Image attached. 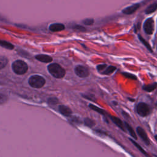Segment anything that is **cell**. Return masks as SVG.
Listing matches in <instances>:
<instances>
[{
  "mask_svg": "<svg viewBox=\"0 0 157 157\" xmlns=\"http://www.w3.org/2000/svg\"><path fill=\"white\" fill-rule=\"evenodd\" d=\"M155 139H156V141H157V135L155 136Z\"/></svg>",
  "mask_w": 157,
  "mask_h": 157,
  "instance_id": "29",
  "label": "cell"
},
{
  "mask_svg": "<svg viewBox=\"0 0 157 157\" xmlns=\"http://www.w3.org/2000/svg\"><path fill=\"white\" fill-rule=\"evenodd\" d=\"M110 119L115 125H117L118 128H120L122 131H125L124 124L120 118L114 116H110Z\"/></svg>",
  "mask_w": 157,
  "mask_h": 157,
  "instance_id": "9",
  "label": "cell"
},
{
  "mask_svg": "<svg viewBox=\"0 0 157 157\" xmlns=\"http://www.w3.org/2000/svg\"><path fill=\"white\" fill-rule=\"evenodd\" d=\"M59 111L62 115L66 117H69L72 113V110L70 109V108L64 105H61L59 106Z\"/></svg>",
  "mask_w": 157,
  "mask_h": 157,
  "instance_id": "10",
  "label": "cell"
},
{
  "mask_svg": "<svg viewBox=\"0 0 157 157\" xmlns=\"http://www.w3.org/2000/svg\"><path fill=\"white\" fill-rule=\"evenodd\" d=\"M12 69L17 74H23L28 70V66L22 60H17L12 64Z\"/></svg>",
  "mask_w": 157,
  "mask_h": 157,
  "instance_id": "2",
  "label": "cell"
},
{
  "mask_svg": "<svg viewBox=\"0 0 157 157\" xmlns=\"http://www.w3.org/2000/svg\"><path fill=\"white\" fill-rule=\"evenodd\" d=\"M137 113L141 117H146L150 113V108L148 105L144 102H140L136 107Z\"/></svg>",
  "mask_w": 157,
  "mask_h": 157,
  "instance_id": "4",
  "label": "cell"
},
{
  "mask_svg": "<svg viewBox=\"0 0 157 157\" xmlns=\"http://www.w3.org/2000/svg\"><path fill=\"white\" fill-rule=\"evenodd\" d=\"M8 59L5 56H0V69L4 67L7 64Z\"/></svg>",
  "mask_w": 157,
  "mask_h": 157,
  "instance_id": "19",
  "label": "cell"
},
{
  "mask_svg": "<svg viewBox=\"0 0 157 157\" xmlns=\"http://www.w3.org/2000/svg\"><path fill=\"white\" fill-rule=\"evenodd\" d=\"M139 39L141 40V42L145 45V47H146L149 50H150L151 52H152V49L151 48V47H150V45H149V44H148L144 39H143V38L142 37V36H139Z\"/></svg>",
  "mask_w": 157,
  "mask_h": 157,
  "instance_id": "22",
  "label": "cell"
},
{
  "mask_svg": "<svg viewBox=\"0 0 157 157\" xmlns=\"http://www.w3.org/2000/svg\"><path fill=\"white\" fill-rule=\"evenodd\" d=\"M107 67V65L104 64H99L97 66V69L99 71H103L104 69H105Z\"/></svg>",
  "mask_w": 157,
  "mask_h": 157,
  "instance_id": "26",
  "label": "cell"
},
{
  "mask_svg": "<svg viewBox=\"0 0 157 157\" xmlns=\"http://www.w3.org/2000/svg\"><path fill=\"white\" fill-rule=\"evenodd\" d=\"M85 124L86 126H89V127H92V126H93L94 125L95 123H94V122L92 120H91V119H90L88 118H86L85 119Z\"/></svg>",
  "mask_w": 157,
  "mask_h": 157,
  "instance_id": "21",
  "label": "cell"
},
{
  "mask_svg": "<svg viewBox=\"0 0 157 157\" xmlns=\"http://www.w3.org/2000/svg\"><path fill=\"white\" fill-rule=\"evenodd\" d=\"M124 124L125 128H126V129L128 130V131L129 132V133L131 136V137H133L134 139H137V136H136L134 131L133 130V129L131 128V126L129 124H128L126 122H125Z\"/></svg>",
  "mask_w": 157,
  "mask_h": 157,
  "instance_id": "14",
  "label": "cell"
},
{
  "mask_svg": "<svg viewBox=\"0 0 157 157\" xmlns=\"http://www.w3.org/2000/svg\"><path fill=\"white\" fill-rule=\"evenodd\" d=\"M7 98L6 97V96L2 94H0V104L5 103L7 101Z\"/></svg>",
  "mask_w": 157,
  "mask_h": 157,
  "instance_id": "24",
  "label": "cell"
},
{
  "mask_svg": "<svg viewBox=\"0 0 157 157\" xmlns=\"http://www.w3.org/2000/svg\"><path fill=\"white\" fill-rule=\"evenodd\" d=\"M157 9V4L156 3H153L151 4H150V6H148L146 9L145 10V13L146 14H150L151 13L153 12H154L155 11H156Z\"/></svg>",
  "mask_w": 157,
  "mask_h": 157,
  "instance_id": "13",
  "label": "cell"
},
{
  "mask_svg": "<svg viewBox=\"0 0 157 157\" xmlns=\"http://www.w3.org/2000/svg\"><path fill=\"white\" fill-rule=\"evenodd\" d=\"M140 6V4H133L131 6H128L127 7H126L125 9H123L122 10V12L123 13H125V14H127V15H129V14H132L134 12H135L139 7Z\"/></svg>",
  "mask_w": 157,
  "mask_h": 157,
  "instance_id": "8",
  "label": "cell"
},
{
  "mask_svg": "<svg viewBox=\"0 0 157 157\" xmlns=\"http://www.w3.org/2000/svg\"><path fill=\"white\" fill-rule=\"evenodd\" d=\"M36 58L37 60L44 63H50L52 61V58L46 55H38L36 56Z\"/></svg>",
  "mask_w": 157,
  "mask_h": 157,
  "instance_id": "12",
  "label": "cell"
},
{
  "mask_svg": "<svg viewBox=\"0 0 157 157\" xmlns=\"http://www.w3.org/2000/svg\"><path fill=\"white\" fill-rule=\"evenodd\" d=\"M144 29L147 34H151L154 31V21L153 18L147 19L144 23Z\"/></svg>",
  "mask_w": 157,
  "mask_h": 157,
  "instance_id": "5",
  "label": "cell"
},
{
  "mask_svg": "<svg viewBox=\"0 0 157 157\" xmlns=\"http://www.w3.org/2000/svg\"><path fill=\"white\" fill-rule=\"evenodd\" d=\"M123 75L128 78H129L131 79H136V77L134 75H132L131 74H129V73H123Z\"/></svg>",
  "mask_w": 157,
  "mask_h": 157,
  "instance_id": "27",
  "label": "cell"
},
{
  "mask_svg": "<svg viewBox=\"0 0 157 157\" xmlns=\"http://www.w3.org/2000/svg\"><path fill=\"white\" fill-rule=\"evenodd\" d=\"M156 87H157V83H153L151 85L144 86L143 89L146 91L150 92V91H152L153 90H154Z\"/></svg>",
  "mask_w": 157,
  "mask_h": 157,
  "instance_id": "17",
  "label": "cell"
},
{
  "mask_svg": "<svg viewBox=\"0 0 157 157\" xmlns=\"http://www.w3.org/2000/svg\"><path fill=\"white\" fill-rule=\"evenodd\" d=\"M45 79L40 75H33L29 79V84L33 88H41L45 85Z\"/></svg>",
  "mask_w": 157,
  "mask_h": 157,
  "instance_id": "3",
  "label": "cell"
},
{
  "mask_svg": "<svg viewBox=\"0 0 157 157\" xmlns=\"http://www.w3.org/2000/svg\"><path fill=\"white\" fill-rule=\"evenodd\" d=\"M116 69V67L113 66H109L105 68V69L102 72L104 74H110L113 73Z\"/></svg>",
  "mask_w": 157,
  "mask_h": 157,
  "instance_id": "18",
  "label": "cell"
},
{
  "mask_svg": "<svg viewBox=\"0 0 157 157\" xmlns=\"http://www.w3.org/2000/svg\"><path fill=\"white\" fill-rule=\"evenodd\" d=\"M58 102V99L56 98H51L48 99V102L50 104H56Z\"/></svg>",
  "mask_w": 157,
  "mask_h": 157,
  "instance_id": "25",
  "label": "cell"
},
{
  "mask_svg": "<svg viewBox=\"0 0 157 157\" xmlns=\"http://www.w3.org/2000/svg\"><path fill=\"white\" fill-rule=\"evenodd\" d=\"M89 107H90L91 109H92L94 111L98 112V113H100V114L104 115L105 114V111L103 109H101V108H99V107H97V106H96V105H94L93 104H90Z\"/></svg>",
  "mask_w": 157,
  "mask_h": 157,
  "instance_id": "16",
  "label": "cell"
},
{
  "mask_svg": "<svg viewBox=\"0 0 157 157\" xmlns=\"http://www.w3.org/2000/svg\"><path fill=\"white\" fill-rule=\"evenodd\" d=\"M130 140V141L137 147V148L140 151V152H142L143 154H144V155H147V153H146V152H145V151L141 147V146L140 145H139V144H138L137 142H135V140H132V139H129Z\"/></svg>",
  "mask_w": 157,
  "mask_h": 157,
  "instance_id": "20",
  "label": "cell"
},
{
  "mask_svg": "<svg viewBox=\"0 0 157 157\" xmlns=\"http://www.w3.org/2000/svg\"><path fill=\"white\" fill-rule=\"evenodd\" d=\"M64 28H65L64 25L61 23H53L49 26L50 30L53 32L60 31L63 30Z\"/></svg>",
  "mask_w": 157,
  "mask_h": 157,
  "instance_id": "11",
  "label": "cell"
},
{
  "mask_svg": "<svg viewBox=\"0 0 157 157\" xmlns=\"http://www.w3.org/2000/svg\"><path fill=\"white\" fill-rule=\"evenodd\" d=\"M48 70L50 74L55 78H60L64 76L65 70L58 64L53 63L48 66Z\"/></svg>",
  "mask_w": 157,
  "mask_h": 157,
  "instance_id": "1",
  "label": "cell"
},
{
  "mask_svg": "<svg viewBox=\"0 0 157 157\" xmlns=\"http://www.w3.org/2000/svg\"><path fill=\"white\" fill-rule=\"evenodd\" d=\"M83 23L86 25H91L94 23V20L92 18H86L83 20Z\"/></svg>",
  "mask_w": 157,
  "mask_h": 157,
  "instance_id": "23",
  "label": "cell"
},
{
  "mask_svg": "<svg viewBox=\"0 0 157 157\" xmlns=\"http://www.w3.org/2000/svg\"><path fill=\"white\" fill-rule=\"evenodd\" d=\"M75 72L77 76L82 78L88 77L90 74L88 69L86 67L82 65H78L75 67Z\"/></svg>",
  "mask_w": 157,
  "mask_h": 157,
  "instance_id": "6",
  "label": "cell"
},
{
  "mask_svg": "<svg viewBox=\"0 0 157 157\" xmlns=\"http://www.w3.org/2000/svg\"><path fill=\"white\" fill-rule=\"evenodd\" d=\"M74 28L76 29H78L79 31H85L86 30V29L83 26H80V25H76L74 26Z\"/></svg>",
  "mask_w": 157,
  "mask_h": 157,
  "instance_id": "28",
  "label": "cell"
},
{
  "mask_svg": "<svg viewBox=\"0 0 157 157\" xmlns=\"http://www.w3.org/2000/svg\"><path fill=\"white\" fill-rule=\"evenodd\" d=\"M136 132H137V134L140 136V137L142 139V140L145 142V144H146L147 145L150 144V140L147 136V133L145 132V131H144V129L138 126L136 128Z\"/></svg>",
  "mask_w": 157,
  "mask_h": 157,
  "instance_id": "7",
  "label": "cell"
},
{
  "mask_svg": "<svg viewBox=\"0 0 157 157\" xmlns=\"http://www.w3.org/2000/svg\"><path fill=\"white\" fill-rule=\"evenodd\" d=\"M0 45L2 46V47H4V48L9 49V50H12L14 47V46L11 43H9L7 41L2 40H0Z\"/></svg>",
  "mask_w": 157,
  "mask_h": 157,
  "instance_id": "15",
  "label": "cell"
}]
</instances>
